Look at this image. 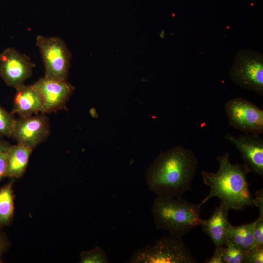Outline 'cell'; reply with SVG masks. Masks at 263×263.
Listing matches in <instances>:
<instances>
[{
    "instance_id": "1",
    "label": "cell",
    "mask_w": 263,
    "mask_h": 263,
    "mask_svg": "<svg viewBox=\"0 0 263 263\" xmlns=\"http://www.w3.org/2000/svg\"><path fill=\"white\" fill-rule=\"evenodd\" d=\"M198 163L194 153L182 146L162 152L147 170V186L157 196L181 198L191 190Z\"/></svg>"
},
{
    "instance_id": "2",
    "label": "cell",
    "mask_w": 263,
    "mask_h": 263,
    "mask_svg": "<svg viewBox=\"0 0 263 263\" xmlns=\"http://www.w3.org/2000/svg\"><path fill=\"white\" fill-rule=\"evenodd\" d=\"M219 168L217 172H201L203 180L210 188L209 192L200 203L202 206L213 197H218L229 209L242 210L253 206L252 195L246 180L250 172L244 164H232L228 152L217 157Z\"/></svg>"
},
{
    "instance_id": "3",
    "label": "cell",
    "mask_w": 263,
    "mask_h": 263,
    "mask_svg": "<svg viewBox=\"0 0 263 263\" xmlns=\"http://www.w3.org/2000/svg\"><path fill=\"white\" fill-rule=\"evenodd\" d=\"M201 206L182 197L157 196L152 204L151 213L157 228L182 238L200 225Z\"/></svg>"
},
{
    "instance_id": "4",
    "label": "cell",
    "mask_w": 263,
    "mask_h": 263,
    "mask_svg": "<svg viewBox=\"0 0 263 263\" xmlns=\"http://www.w3.org/2000/svg\"><path fill=\"white\" fill-rule=\"evenodd\" d=\"M129 263H195L196 260L182 238L169 234L135 250Z\"/></svg>"
},
{
    "instance_id": "5",
    "label": "cell",
    "mask_w": 263,
    "mask_h": 263,
    "mask_svg": "<svg viewBox=\"0 0 263 263\" xmlns=\"http://www.w3.org/2000/svg\"><path fill=\"white\" fill-rule=\"evenodd\" d=\"M229 75L237 85L263 96V54L249 49L239 50L235 54Z\"/></svg>"
},
{
    "instance_id": "6",
    "label": "cell",
    "mask_w": 263,
    "mask_h": 263,
    "mask_svg": "<svg viewBox=\"0 0 263 263\" xmlns=\"http://www.w3.org/2000/svg\"><path fill=\"white\" fill-rule=\"evenodd\" d=\"M45 67L44 76L66 80L70 66L71 53L65 41L59 37L39 35L36 38Z\"/></svg>"
},
{
    "instance_id": "7",
    "label": "cell",
    "mask_w": 263,
    "mask_h": 263,
    "mask_svg": "<svg viewBox=\"0 0 263 263\" xmlns=\"http://www.w3.org/2000/svg\"><path fill=\"white\" fill-rule=\"evenodd\" d=\"M229 124L244 133L260 135L263 132V111L243 98L228 100L225 106Z\"/></svg>"
},
{
    "instance_id": "8",
    "label": "cell",
    "mask_w": 263,
    "mask_h": 263,
    "mask_svg": "<svg viewBox=\"0 0 263 263\" xmlns=\"http://www.w3.org/2000/svg\"><path fill=\"white\" fill-rule=\"evenodd\" d=\"M34 67L28 56L14 48H7L0 55V76L6 85L15 89L24 84Z\"/></svg>"
},
{
    "instance_id": "9",
    "label": "cell",
    "mask_w": 263,
    "mask_h": 263,
    "mask_svg": "<svg viewBox=\"0 0 263 263\" xmlns=\"http://www.w3.org/2000/svg\"><path fill=\"white\" fill-rule=\"evenodd\" d=\"M48 118L44 114L19 117L16 119L12 137L18 144L34 149L50 133Z\"/></svg>"
},
{
    "instance_id": "10",
    "label": "cell",
    "mask_w": 263,
    "mask_h": 263,
    "mask_svg": "<svg viewBox=\"0 0 263 263\" xmlns=\"http://www.w3.org/2000/svg\"><path fill=\"white\" fill-rule=\"evenodd\" d=\"M33 85L42 99L41 113L55 112L64 108L75 89L66 80H56L44 76Z\"/></svg>"
},
{
    "instance_id": "11",
    "label": "cell",
    "mask_w": 263,
    "mask_h": 263,
    "mask_svg": "<svg viewBox=\"0 0 263 263\" xmlns=\"http://www.w3.org/2000/svg\"><path fill=\"white\" fill-rule=\"evenodd\" d=\"M226 139L234 144L241 154L245 165L255 174L263 176V140L260 135L240 134L235 137L230 133Z\"/></svg>"
},
{
    "instance_id": "12",
    "label": "cell",
    "mask_w": 263,
    "mask_h": 263,
    "mask_svg": "<svg viewBox=\"0 0 263 263\" xmlns=\"http://www.w3.org/2000/svg\"><path fill=\"white\" fill-rule=\"evenodd\" d=\"M229 209L221 200L210 217L201 221L202 230L207 234L214 243L215 247L224 245L227 229L230 225L228 219Z\"/></svg>"
},
{
    "instance_id": "13",
    "label": "cell",
    "mask_w": 263,
    "mask_h": 263,
    "mask_svg": "<svg viewBox=\"0 0 263 263\" xmlns=\"http://www.w3.org/2000/svg\"><path fill=\"white\" fill-rule=\"evenodd\" d=\"M11 114H17L19 117H26L41 112L43 107L42 98L33 84H24L16 89Z\"/></svg>"
},
{
    "instance_id": "14",
    "label": "cell",
    "mask_w": 263,
    "mask_h": 263,
    "mask_svg": "<svg viewBox=\"0 0 263 263\" xmlns=\"http://www.w3.org/2000/svg\"><path fill=\"white\" fill-rule=\"evenodd\" d=\"M33 150L18 144L9 146L4 177L19 178L22 176L26 170Z\"/></svg>"
},
{
    "instance_id": "15",
    "label": "cell",
    "mask_w": 263,
    "mask_h": 263,
    "mask_svg": "<svg viewBox=\"0 0 263 263\" xmlns=\"http://www.w3.org/2000/svg\"><path fill=\"white\" fill-rule=\"evenodd\" d=\"M255 225V221L239 226H234L230 224L226 238L245 253L256 245L254 235Z\"/></svg>"
},
{
    "instance_id": "16",
    "label": "cell",
    "mask_w": 263,
    "mask_h": 263,
    "mask_svg": "<svg viewBox=\"0 0 263 263\" xmlns=\"http://www.w3.org/2000/svg\"><path fill=\"white\" fill-rule=\"evenodd\" d=\"M14 211L13 195L11 184L0 188V224L9 222Z\"/></svg>"
},
{
    "instance_id": "17",
    "label": "cell",
    "mask_w": 263,
    "mask_h": 263,
    "mask_svg": "<svg viewBox=\"0 0 263 263\" xmlns=\"http://www.w3.org/2000/svg\"><path fill=\"white\" fill-rule=\"evenodd\" d=\"M223 263H247L245 253L227 238L224 246Z\"/></svg>"
},
{
    "instance_id": "18",
    "label": "cell",
    "mask_w": 263,
    "mask_h": 263,
    "mask_svg": "<svg viewBox=\"0 0 263 263\" xmlns=\"http://www.w3.org/2000/svg\"><path fill=\"white\" fill-rule=\"evenodd\" d=\"M81 263H108L109 259L105 250L97 246L89 251H83L80 254Z\"/></svg>"
},
{
    "instance_id": "19",
    "label": "cell",
    "mask_w": 263,
    "mask_h": 263,
    "mask_svg": "<svg viewBox=\"0 0 263 263\" xmlns=\"http://www.w3.org/2000/svg\"><path fill=\"white\" fill-rule=\"evenodd\" d=\"M16 119L0 106V135L12 136Z\"/></svg>"
},
{
    "instance_id": "20",
    "label": "cell",
    "mask_w": 263,
    "mask_h": 263,
    "mask_svg": "<svg viewBox=\"0 0 263 263\" xmlns=\"http://www.w3.org/2000/svg\"><path fill=\"white\" fill-rule=\"evenodd\" d=\"M245 253L247 263H263V246L255 245Z\"/></svg>"
},
{
    "instance_id": "21",
    "label": "cell",
    "mask_w": 263,
    "mask_h": 263,
    "mask_svg": "<svg viewBox=\"0 0 263 263\" xmlns=\"http://www.w3.org/2000/svg\"><path fill=\"white\" fill-rule=\"evenodd\" d=\"M9 146L7 142L0 141V180L5 175L7 166V155Z\"/></svg>"
},
{
    "instance_id": "22",
    "label": "cell",
    "mask_w": 263,
    "mask_h": 263,
    "mask_svg": "<svg viewBox=\"0 0 263 263\" xmlns=\"http://www.w3.org/2000/svg\"><path fill=\"white\" fill-rule=\"evenodd\" d=\"M254 235L256 245L263 246V215L260 214L255 221Z\"/></svg>"
},
{
    "instance_id": "23",
    "label": "cell",
    "mask_w": 263,
    "mask_h": 263,
    "mask_svg": "<svg viewBox=\"0 0 263 263\" xmlns=\"http://www.w3.org/2000/svg\"><path fill=\"white\" fill-rule=\"evenodd\" d=\"M224 246L215 247L213 255L206 260V263H223L222 259Z\"/></svg>"
},
{
    "instance_id": "24",
    "label": "cell",
    "mask_w": 263,
    "mask_h": 263,
    "mask_svg": "<svg viewBox=\"0 0 263 263\" xmlns=\"http://www.w3.org/2000/svg\"><path fill=\"white\" fill-rule=\"evenodd\" d=\"M253 206L257 207L260 211V214L263 215V189L257 190L255 197L253 199Z\"/></svg>"
},
{
    "instance_id": "25",
    "label": "cell",
    "mask_w": 263,
    "mask_h": 263,
    "mask_svg": "<svg viewBox=\"0 0 263 263\" xmlns=\"http://www.w3.org/2000/svg\"><path fill=\"white\" fill-rule=\"evenodd\" d=\"M1 245V239H0V247Z\"/></svg>"
}]
</instances>
